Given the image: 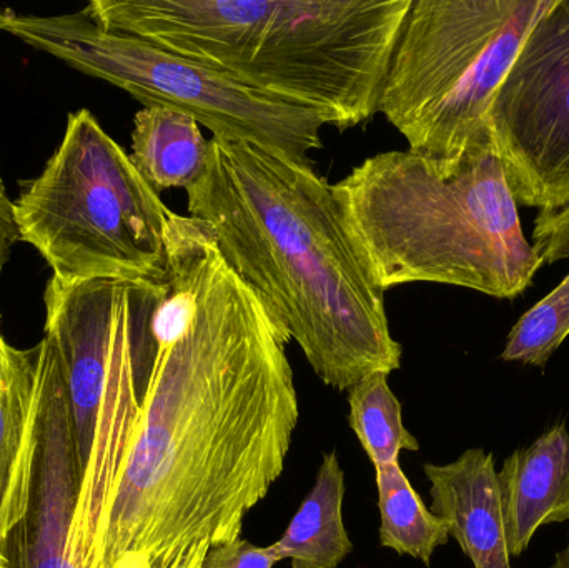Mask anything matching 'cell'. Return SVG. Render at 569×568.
<instances>
[{"instance_id":"obj_12","label":"cell","mask_w":569,"mask_h":568,"mask_svg":"<svg viewBox=\"0 0 569 568\" xmlns=\"http://www.w3.org/2000/svg\"><path fill=\"white\" fill-rule=\"evenodd\" d=\"M37 350H19L0 333V542L23 519L39 434Z\"/></svg>"},{"instance_id":"obj_17","label":"cell","mask_w":569,"mask_h":568,"mask_svg":"<svg viewBox=\"0 0 569 568\" xmlns=\"http://www.w3.org/2000/svg\"><path fill=\"white\" fill-rule=\"evenodd\" d=\"M568 337L569 272L557 289L551 290L515 323L501 359L545 369Z\"/></svg>"},{"instance_id":"obj_2","label":"cell","mask_w":569,"mask_h":568,"mask_svg":"<svg viewBox=\"0 0 569 568\" xmlns=\"http://www.w3.org/2000/svg\"><path fill=\"white\" fill-rule=\"evenodd\" d=\"M189 216L295 340L325 386L350 390L401 366L385 292L345 226L333 186L260 147L212 137Z\"/></svg>"},{"instance_id":"obj_1","label":"cell","mask_w":569,"mask_h":568,"mask_svg":"<svg viewBox=\"0 0 569 568\" xmlns=\"http://www.w3.org/2000/svg\"><path fill=\"white\" fill-rule=\"evenodd\" d=\"M157 353L86 568H173L242 537L300 419L290 337L212 233L169 213Z\"/></svg>"},{"instance_id":"obj_15","label":"cell","mask_w":569,"mask_h":568,"mask_svg":"<svg viewBox=\"0 0 569 568\" xmlns=\"http://www.w3.org/2000/svg\"><path fill=\"white\" fill-rule=\"evenodd\" d=\"M375 472L380 510L378 542L430 567L435 550L450 540L447 526L425 506L400 464L375 467Z\"/></svg>"},{"instance_id":"obj_4","label":"cell","mask_w":569,"mask_h":568,"mask_svg":"<svg viewBox=\"0 0 569 568\" xmlns=\"http://www.w3.org/2000/svg\"><path fill=\"white\" fill-rule=\"evenodd\" d=\"M333 192L383 292L425 282L517 299L543 267L495 153L440 179L408 150L381 152L335 183Z\"/></svg>"},{"instance_id":"obj_8","label":"cell","mask_w":569,"mask_h":568,"mask_svg":"<svg viewBox=\"0 0 569 568\" xmlns=\"http://www.w3.org/2000/svg\"><path fill=\"white\" fill-rule=\"evenodd\" d=\"M491 146L518 206H569V0L535 23L490 110Z\"/></svg>"},{"instance_id":"obj_14","label":"cell","mask_w":569,"mask_h":568,"mask_svg":"<svg viewBox=\"0 0 569 568\" xmlns=\"http://www.w3.org/2000/svg\"><path fill=\"white\" fill-rule=\"evenodd\" d=\"M345 474L337 450L323 454L317 479L282 537L269 546L291 568H338L353 552L343 524Z\"/></svg>"},{"instance_id":"obj_21","label":"cell","mask_w":569,"mask_h":568,"mask_svg":"<svg viewBox=\"0 0 569 568\" xmlns=\"http://www.w3.org/2000/svg\"><path fill=\"white\" fill-rule=\"evenodd\" d=\"M209 549L210 546L203 544V546H200L199 549H197L196 552L192 554V556L187 557V559L183 560L182 564H179V566H176L173 568H202L203 560H206L207 550Z\"/></svg>"},{"instance_id":"obj_20","label":"cell","mask_w":569,"mask_h":568,"mask_svg":"<svg viewBox=\"0 0 569 568\" xmlns=\"http://www.w3.org/2000/svg\"><path fill=\"white\" fill-rule=\"evenodd\" d=\"M17 239L19 236H17L16 222H13V202L7 193L6 183L0 173V273L9 262L10 252H12Z\"/></svg>"},{"instance_id":"obj_3","label":"cell","mask_w":569,"mask_h":568,"mask_svg":"<svg viewBox=\"0 0 569 568\" xmlns=\"http://www.w3.org/2000/svg\"><path fill=\"white\" fill-rule=\"evenodd\" d=\"M411 0H92L107 29L206 63L327 126L378 112L391 50Z\"/></svg>"},{"instance_id":"obj_11","label":"cell","mask_w":569,"mask_h":568,"mask_svg":"<svg viewBox=\"0 0 569 568\" xmlns=\"http://www.w3.org/2000/svg\"><path fill=\"white\" fill-rule=\"evenodd\" d=\"M510 557L527 552L535 534L569 520V432L557 423L527 449H517L498 472Z\"/></svg>"},{"instance_id":"obj_5","label":"cell","mask_w":569,"mask_h":568,"mask_svg":"<svg viewBox=\"0 0 569 568\" xmlns=\"http://www.w3.org/2000/svg\"><path fill=\"white\" fill-rule=\"evenodd\" d=\"M553 0H411L378 112L440 179L491 146L490 110L535 23Z\"/></svg>"},{"instance_id":"obj_13","label":"cell","mask_w":569,"mask_h":568,"mask_svg":"<svg viewBox=\"0 0 569 568\" xmlns=\"http://www.w3.org/2000/svg\"><path fill=\"white\" fill-rule=\"evenodd\" d=\"M210 140L189 113L143 107L136 113L130 160L157 193L190 189L206 176Z\"/></svg>"},{"instance_id":"obj_19","label":"cell","mask_w":569,"mask_h":568,"mask_svg":"<svg viewBox=\"0 0 569 568\" xmlns=\"http://www.w3.org/2000/svg\"><path fill=\"white\" fill-rule=\"evenodd\" d=\"M280 560L269 547L240 539L207 550L202 568H273Z\"/></svg>"},{"instance_id":"obj_9","label":"cell","mask_w":569,"mask_h":568,"mask_svg":"<svg viewBox=\"0 0 569 568\" xmlns=\"http://www.w3.org/2000/svg\"><path fill=\"white\" fill-rule=\"evenodd\" d=\"M36 350L40 413L29 507L0 547L7 568H86L72 547L82 469L69 399L49 350Z\"/></svg>"},{"instance_id":"obj_22","label":"cell","mask_w":569,"mask_h":568,"mask_svg":"<svg viewBox=\"0 0 569 568\" xmlns=\"http://www.w3.org/2000/svg\"><path fill=\"white\" fill-rule=\"evenodd\" d=\"M548 568H569V536L567 547L555 556V562Z\"/></svg>"},{"instance_id":"obj_16","label":"cell","mask_w":569,"mask_h":568,"mask_svg":"<svg viewBox=\"0 0 569 568\" xmlns=\"http://www.w3.org/2000/svg\"><path fill=\"white\" fill-rule=\"evenodd\" d=\"M388 377L371 373L348 390L351 430L375 467L397 464L403 450H420L417 437L405 427L403 410Z\"/></svg>"},{"instance_id":"obj_6","label":"cell","mask_w":569,"mask_h":568,"mask_svg":"<svg viewBox=\"0 0 569 568\" xmlns=\"http://www.w3.org/2000/svg\"><path fill=\"white\" fill-rule=\"evenodd\" d=\"M170 209L90 110L13 202L17 236L66 282L166 276Z\"/></svg>"},{"instance_id":"obj_7","label":"cell","mask_w":569,"mask_h":568,"mask_svg":"<svg viewBox=\"0 0 569 568\" xmlns=\"http://www.w3.org/2000/svg\"><path fill=\"white\" fill-rule=\"evenodd\" d=\"M0 32L126 90L143 107L189 113L213 137L240 140L303 167H313L310 153L323 147L327 122L320 113L270 99L206 63L107 29L86 9L60 16L0 9Z\"/></svg>"},{"instance_id":"obj_18","label":"cell","mask_w":569,"mask_h":568,"mask_svg":"<svg viewBox=\"0 0 569 568\" xmlns=\"http://www.w3.org/2000/svg\"><path fill=\"white\" fill-rule=\"evenodd\" d=\"M531 239L543 266L569 260V206L557 212H540Z\"/></svg>"},{"instance_id":"obj_23","label":"cell","mask_w":569,"mask_h":568,"mask_svg":"<svg viewBox=\"0 0 569 568\" xmlns=\"http://www.w3.org/2000/svg\"><path fill=\"white\" fill-rule=\"evenodd\" d=\"M0 568H7V559L3 556L2 547H0Z\"/></svg>"},{"instance_id":"obj_10","label":"cell","mask_w":569,"mask_h":568,"mask_svg":"<svg viewBox=\"0 0 569 568\" xmlns=\"http://www.w3.org/2000/svg\"><path fill=\"white\" fill-rule=\"evenodd\" d=\"M431 512L475 568H511L493 454L468 449L453 462L425 464Z\"/></svg>"}]
</instances>
